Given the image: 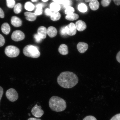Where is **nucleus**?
<instances>
[{
    "label": "nucleus",
    "instance_id": "obj_37",
    "mask_svg": "<svg viewBox=\"0 0 120 120\" xmlns=\"http://www.w3.org/2000/svg\"><path fill=\"white\" fill-rule=\"evenodd\" d=\"M52 1L54 2L59 4H63L64 0H52Z\"/></svg>",
    "mask_w": 120,
    "mask_h": 120
},
{
    "label": "nucleus",
    "instance_id": "obj_32",
    "mask_svg": "<svg viewBox=\"0 0 120 120\" xmlns=\"http://www.w3.org/2000/svg\"><path fill=\"white\" fill-rule=\"evenodd\" d=\"M83 120H97L95 117L92 116H88L85 117Z\"/></svg>",
    "mask_w": 120,
    "mask_h": 120
},
{
    "label": "nucleus",
    "instance_id": "obj_4",
    "mask_svg": "<svg viewBox=\"0 0 120 120\" xmlns=\"http://www.w3.org/2000/svg\"><path fill=\"white\" fill-rule=\"evenodd\" d=\"M5 54L10 58H14L17 56L20 53L18 48L13 45H9L6 47L4 51Z\"/></svg>",
    "mask_w": 120,
    "mask_h": 120
},
{
    "label": "nucleus",
    "instance_id": "obj_31",
    "mask_svg": "<svg viewBox=\"0 0 120 120\" xmlns=\"http://www.w3.org/2000/svg\"><path fill=\"white\" fill-rule=\"evenodd\" d=\"M45 13L46 16H50L52 12L50 9L46 8L45 10Z\"/></svg>",
    "mask_w": 120,
    "mask_h": 120
},
{
    "label": "nucleus",
    "instance_id": "obj_3",
    "mask_svg": "<svg viewBox=\"0 0 120 120\" xmlns=\"http://www.w3.org/2000/svg\"><path fill=\"white\" fill-rule=\"evenodd\" d=\"M24 54L29 57L37 58L39 57L40 53L37 46L29 45L24 48L23 50Z\"/></svg>",
    "mask_w": 120,
    "mask_h": 120
},
{
    "label": "nucleus",
    "instance_id": "obj_14",
    "mask_svg": "<svg viewBox=\"0 0 120 120\" xmlns=\"http://www.w3.org/2000/svg\"><path fill=\"white\" fill-rule=\"evenodd\" d=\"M58 52L61 55H67L68 53V47L65 44H61L58 48Z\"/></svg>",
    "mask_w": 120,
    "mask_h": 120
},
{
    "label": "nucleus",
    "instance_id": "obj_24",
    "mask_svg": "<svg viewBox=\"0 0 120 120\" xmlns=\"http://www.w3.org/2000/svg\"><path fill=\"white\" fill-rule=\"evenodd\" d=\"M78 9L79 11L82 13H85L87 11L88 8L84 4L82 3L78 6Z\"/></svg>",
    "mask_w": 120,
    "mask_h": 120
},
{
    "label": "nucleus",
    "instance_id": "obj_18",
    "mask_svg": "<svg viewBox=\"0 0 120 120\" xmlns=\"http://www.w3.org/2000/svg\"><path fill=\"white\" fill-rule=\"evenodd\" d=\"M50 9L52 11L58 12L60 9L61 7L60 4L57 3L53 2L50 4Z\"/></svg>",
    "mask_w": 120,
    "mask_h": 120
},
{
    "label": "nucleus",
    "instance_id": "obj_36",
    "mask_svg": "<svg viewBox=\"0 0 120 120\" xmlns=\"http://www.w3.org/2000/svg\"><path fill=\"white\" fill-rule=\"evenodd\" d=\"M4 16V13L3 11L1 8H0V17L3 18Z\"/></svg>",
    "mask_w": 120,
    "mask_h": 120
},
{
    "label": "nucleus",
    "instance_id": "obj_19",
    "mask_svg": "<svg viewBox=\"0 0 120 120\" xmlns=\"http://www.w3.org/2000/svg\"><path fill=\"white\" fill-rule=\"evenodd\" d=\"M43 7L44 5L42 4L39 3L37 4L36 5V10L34 13L37 15H39L42 14Z\"/></svg>",
    "mask_w": 120,
    "mask_h": 120
},
{
    "label": "nucleus",
    "instance_id": "obj_30",
    "mask_svg": "<svg viewBox=\"0 0 120 120\" xmlns=\"http://www.w3.org/2000/svg\"><path fill=\"white\" fill-rule=\"evenodd\" d=\"M34 38L35 39L36 42L37 43L40 42L41 41L42 39L41 38L38 34H35L34 35Z\"/></svg>",
    "mask_w": 120,
    "mask_h": 120
},
{
    "label": "nucleus",
    "instance_id": "obj_29",
    "mask_svg": "<svg viewBox=\"0 0 120 120\" xmlns=\"http://www.w3.org/2000/svg\"><path fill=\"white\" fill-rule=\"evenodd\" d=\"M5 42V40L4 38L1 34H0V47L4 46Z\"/></svg>",
    "mask_w": 120,
    "mask_h": 120
},
{
    "label": "nucleus",
    "instance_id": "obj_12",
    "mask_svg": "<svg viewBox=\"0 0 120 120\" xmlns=\"http://www.w3.org/2000/svg\"><path fill=\"white\" fill-rule=\"evenodd\" d=\"M47 33V29L44 26H40L38 30V34L42 39L46 38Z\"/></svg>",
    "mask_w": 120,
    "mask_h": 120
},
{
    "label": "nucleus",
    "instance_id": "obj_6",
    "mask_svg": "<svg viewBox=\"0 0 120 120\" xmlns=\"http://www.w3.org/2000/svg\"><path fill=\"white\" fill-rule=\"evenodd\" d=\"M25 37V35L24 33L19 30L13 31L11 36L12 40L15 41H21L24 39Z\"/></svg>",
    "mask_w": 120,
    "mask_h": 120
},
{
    "label": "nucleus",
    "instance_id": "obj_40",
    "mask_svg": "<svg viewBox=\"0 0 120 120\" xmlns=\"http://www.w3.org/2000/svg\"><path fill=\"white\" fill-rule=\"evenodd\" d=\"M28 120H41L40 119H37L34 118H30L28 119Z\"/></svg>",
    "mask_w": 120,
    "mask_h": 120
},
{
    "label": "nucleus",
    "instance_id": "obj_20",
    "mask_svg": "<svg viewBox=\"0 0 120 120\" xmlns=\"http://www.w3.org/2000/svg\"><path fill=\"white\" fill-rule=\"evenodd\" d=\"M79 15L76 13H73L70 15H67L65 18L68 20L73 21L78 19Z\"/></svg>",
    "mask_w": 120,
    "mask_h": 120
},
{
    "label": "nucleus",
    "instance_id": "obj_22",
    "mask_svg": "<svg viewBox=\"0 0 120 120\" xmlns=\"http://www.w3.org/2000/svg\"><path fill=\"white\" fill-rule=\"evenodd\" d=\"M25 8L28 11H31L34 10V6L32 3L28 1L25 4Z\"/></svg>",
    "mask_w": 120,
    "mask_h": 120
},
{
    "label": "nucleus",
    "instance_id": "obj_7",
    "mask_svg": "<svg viewBox=\"0 0 120 120\" xmlns=\"http://www.w3.org/2000/svg\"><path fill=\"white\" fill-rule=\"evenodd\" d=\"M41 109V106H38L37 105H36L31 109V112L32 114L36 117H41L44 113V111Z\"/></svg>",
    "mask_w": 120,
    "mask_h": 120
},
{
    "label": "nucleus",
    "instance_id": "obj_42",
    "mask_svg": "<svg viewBox=\"0 0 120 120\" xmlns=\"http://www.w3.org/2000/svg\"><path fill=\"white\" fill-rule=\"evenodd\" d=\"M38 0H31L32 2H36Z\"/></svg>",
    "mask_w": 120,
    "mask_h": 120
},
{
    "label": "nucleus",
    "instance_id": "obj_9",
    "mask_svg": "<svg viewBox=\"0 0 120 120\" xmlns=\"http://www.w3.org/2000/svg\"><path fill=\"white\" fill-rule=\"evenodd\" d=\"M87 44L83 42H80L78 43L77 48L79 52L81 53H83L86 52L88 48Z\"/></svg>",
    "mask_w": 120,
    "mask_h": 120
},
{
    "label": "nucleus",
    "instance_id": "obj_23",
    "mask_svg": "<svg viewBox=\"0 0 120 120\" xmlns=\"http://www.w3.org/2000/svg\"><path fill=\"white\" fill-rule=\"evenodd\" d=\"M22 9V4L19 3L16 4L14 7V11L16 14H19L21 11Z\"/></svg>",
    "mask_w": 120,
    "mask_h": 120
},
{
    "label": "nucleus",
    "instance_id": "obj_21",
    "mask_svg": "<svg viewBox=\"0 0 120 120\" xmlns=\"http://www.w3.org/2000/svg\"><path fill=\"white\" fill-rule=\"evenodd\" d=\"M51 19L52 21H58L60 18L61 15L58 12H52L50 16Z\"/></svg>",
    "mask_w": 120,
    "mask_h": 120
},
{
    "label": "nucleus",
    "instance_id": "obj_33",
    "mask_svg": "<svg viewBox=\"0 0 120 120\" xmlns=\"http://www.w3.org/2000/svg\"><path fill=\"white\" fill-rule=\"evenodd\" d=\"M60 33L61 35L63 36H66L67 35L65 30V26L63 27L60 30Z\"/></svg>",
    "mask_w": 120,
    "mask_h": 120
},
{
    "label": "nucleus",
    "instance_id": "obj_35",
    "mask_svg": "<svg viewBox=\"0 0 120 120\" xmlns=\"http://www.w3.org/2000/svg\"><path fill=\"white\" fill-rule=\"evenodd\" d=\"M4 93V90L2 87L0 86V101Z\"/></svg>",
    "mask_w": 120,
    "mask_h": 120
},
{
    "label": "nucleus",
    "instance_id": "obj_34",
    "mask_svg": "<svg viewBox=\"0 0 120 120\" xmlns=\"http://www.w3.org/2000/svg\"><path fill=\"white\" fill-rule=\"evenodd\" d=\"M110 120H120V113L117 114L115 115Z\"/></svg>",
    "mask_w": 120,
    "mask_h": 120
},
{
    "label": "nucleus",
    "instance_id": "obj_38",
    "mask_svg": "<svg viewBox=\"0 0 120 120\" xmlns=\"http://www.w3.org/2000/svg\"><path fill=\"white\" fill-rule=\"evenodd\" d=\"M116 59L117 61L120 63V51L117 54L116 56Z\"/></svg>",
    "mask_w": 120,
    "mask_h": 120
},
{
    "label": "nucleus",
    "instance_id": "obj_11",
    "mask_svg": "<svg viewBox=\"0 0 120 120\" xmlns=\"http://www.w3.org/2000/svg\"><path fill=\"white\" fill-rule=\"evenodd\" d=\"M11 23L15 27H19L21 26L22 22L19 17L16 16H13L11 19Z\"/></svg>",
    "mask_w": 120,
    "mask_h": 120
},
{
    "label": "nucleus",
    "instance_id": "obj_28",
    "mask_svg": "<svg viewBox=\"0 0 120 120\" xmlns=\"http://www.w3.org/2000/svg\"><path fill=\"white\" fill-rule=\"evenodd\" d=\"M111 0H102L101 4L103 7L108 6L110 4Z\"/></svg>",
    "mask_w": 120,
    "mask_h": 120
},
{
    "label": "nucleus",
    "instance_id": "obj_27",
    "mask_svg": "<svg viewBox=\"0 0 120 120\" xmlns=\"http://www.w3.org/2000/svg\"><path fill=\"white\" fill-rule=\"evenodd\" d=\"M72 4L71 0H64L63 6L64 8H66L67 7H70Z\"/></svg>",
    "mask_w": 120,
    "mask_h": 120
},
{
    "label": "nucleus",
    "instance_id": "obj_26",
    "mask_svg": "<svg viewBox=\"0 0 120 120\" xmlns=\"http://www.w3.org/2000/svg\"><path fill=\"white\" fill-rule=\"evenodd\" d=\"M74 11V8L73 7L70 6L66 8L65 13L67 15H70L73 13Z\"/></svg>",
    "mask_w": 120,
    "mask_h": 120
},
{
    "label": "nucleus",
    "instance_id": "obj_16",
    "mask_svg": "<svg viewBox=\"0 0 120 120\" xmlns=\"http://www.w3.org/2000/svg\"><path fill=\"white\" fill-rule=\"evenodd\" d=\"M90 8L93 10H96L99 8L100 4L98 0H91L89 4Z\"/></svg>",
    "mask_w": 120,
    "mask_h": 120
},
{
    "label": "nucleus",
    "instance_id": "obj_39",
    "mask_svg": "<svg viewBox=\"0 0 120 120\" xmlns=\"http://www.w3.org/2000/svg\"><path fill=\"white\" fill-rule=\"evenodd\" d=\"M115 3L117 5H120V0H113Z\"/></svg>",
    "mask_w": 120,
    "mask_h": 120
},
{
    "label": "nucleus",
    "instance_id": "obj_1",
    "mask_svg": "<svg viewBox=\"0 0 120 120\" xmlns=\"http://www.w3.org/2000/svg\"><path fill=\"white\" fill-rule=\"evenodd\" d=\"M57 81L58 84L62 87L70 88L77 85L79 79L74 73L67 71L61 73L58 76Z\"/></svg>",
    "mask_w": 120,
    "mask_h": 120
},
{
    "label": "nucleus",
    "instance_id": "obj_41",
    "mask_svg": "<svg viewBox=\"0 0 120 120\" xmlns=\"http://www.w3.org/2000/svg\"><path fill=\"white\" fill-rule=\"evenodd\" d=\"M91 0H85V2H89Z\"/></svg>",
    "mask_w": 120,
    "mask_h": 120
},
{
    "label": "nucleus",
    "instance_id": "obj_8",
    "mask_svg": "<svg viewBox=\"0 0 120 120\" xmlns=\"http://www.w3.org/2000/svg\"><path fill=\"white\" fill-rule=\"evenodd\" d=\"M65 30L67 34L70 36L74 35L76 33V28L75 25L73 22H71L65 26Z\"/></svg>",
    "mask_w": 120,
    "mask_h": 120
},
{
    "label": "nucleus",
    "instance_id": "obj_13",
    "mask_svg": "<svg viewBox=\"0 0 120 120\" xmlns=\"http://www.w3.org/2000/svg\"><path fill=\"white\" fill-rule=\"evenodd\" d=\"M47 33L49 36L53 38L56 36L57 33L56 28L53 26L49 27L47 30Z\"/></svg>",
    "mask_w": 120,
    "mask_h": 120
},
{
    "label": "nucleus",
    "instance_id": "obj_5",
    "mask_svg": "<svg viewBox=\"0 0 120 120\" xmlns=\"http://www.w3.org/2000/svg\"><path fill=\"white\" fill-rule=\"evenodd\" d=\"M6 95L9 100L12 102L16 101L19 98L17 91L13 88H10L6 92Z\"/></svg>",
    "mask_w": 120,
    "mask_h": 120
},
{
    "label": "nucleus",
    "instance_id": "obj_15",
    "mask_svg": "<svg viewBox=\"0 0 120 120\" xmlns=\"http://www.w3.org/2000/svg\"><path fill=\"white\" fill-rule=\"evenodd\" d=\"M24 15L27 20L30 21H34L36 19L37 15L35 13L26 12L25 13Z\"/></svg>",
    "mask_w": 120,
    "mask_h": 120
},
{
    "label": "nucleus",
    "instance_id": "obj_25",
    "mask_svg": "<svg viewBox=\"0 0 120 120\" xmlns=\"http://www.w3.org/2000/svg\"><path fill=\"white\" fill-rule=\"evenodd\" d=\"M7 5L10 8H13L15 5V0H6Z\"/></svg>",
    "mask_w": 120,
    "mask_h": 120
},
{
    "label": "nucleus",
    "instance_id": "obj_2",
    "mask_svg": "<svg viewBox=\"0 0 120 120\" xmlns=\"http://www.w3.org/2000/svg\"><path fill=\"white\" fill-rule=\"evenodd\" d=\"M49 105L51 109L56 112H62L67 108V104L65 100L56 96L51 98L49 101Z\"/></svg>",
    "mask_w": 120,
    "mask_h": 120
},
{
    "label": "nucleus",
    "instance_id": "obj_17",
    "mask_svg": "<svg viewBox=\"0 0 120 120\" xmlns=\"http://www.w3.org/2000/svg\"><path fill=\"white\" fill-rule=\"evenodd\" d=\"M1 29L3 33L5 34H8L10 31V25L7 22H5L1 25Z\"/></svg>",
    "mask_w": 120,
    "mask_h": 120
},
{
    "label": "nucleus",
    "instance_id": "obj_10",
    "mask_svg": "<svg viewBox=\"0 0 120 120\" xmlns=\"http://www.w3.org/2000/svg\"><path fill=\"white\" fill-rule=\"evenodd\" d=\"M75 26L76 29L79 31H81L84 30L86 28L85 22L82 20H79L76 22Z\"/></svg>",
    "mask_w": 120,
    "mask_h": 120
},
{
    "label": "nucleus",
    "instance_id": "obj_43",
    "mask_svg": "<svg viewBox=\"0 0 120 120\" xmlns=\"http://www.w3.org/2000/svg\"><path fill=\"white\" fill-rule=\"evenodd\" d=\"M42 0V1H43V2H46L48 1L49 0Z\"/></svg>",
    "mask_w": 120,
    "mask_h": 120
}]
</instances>
